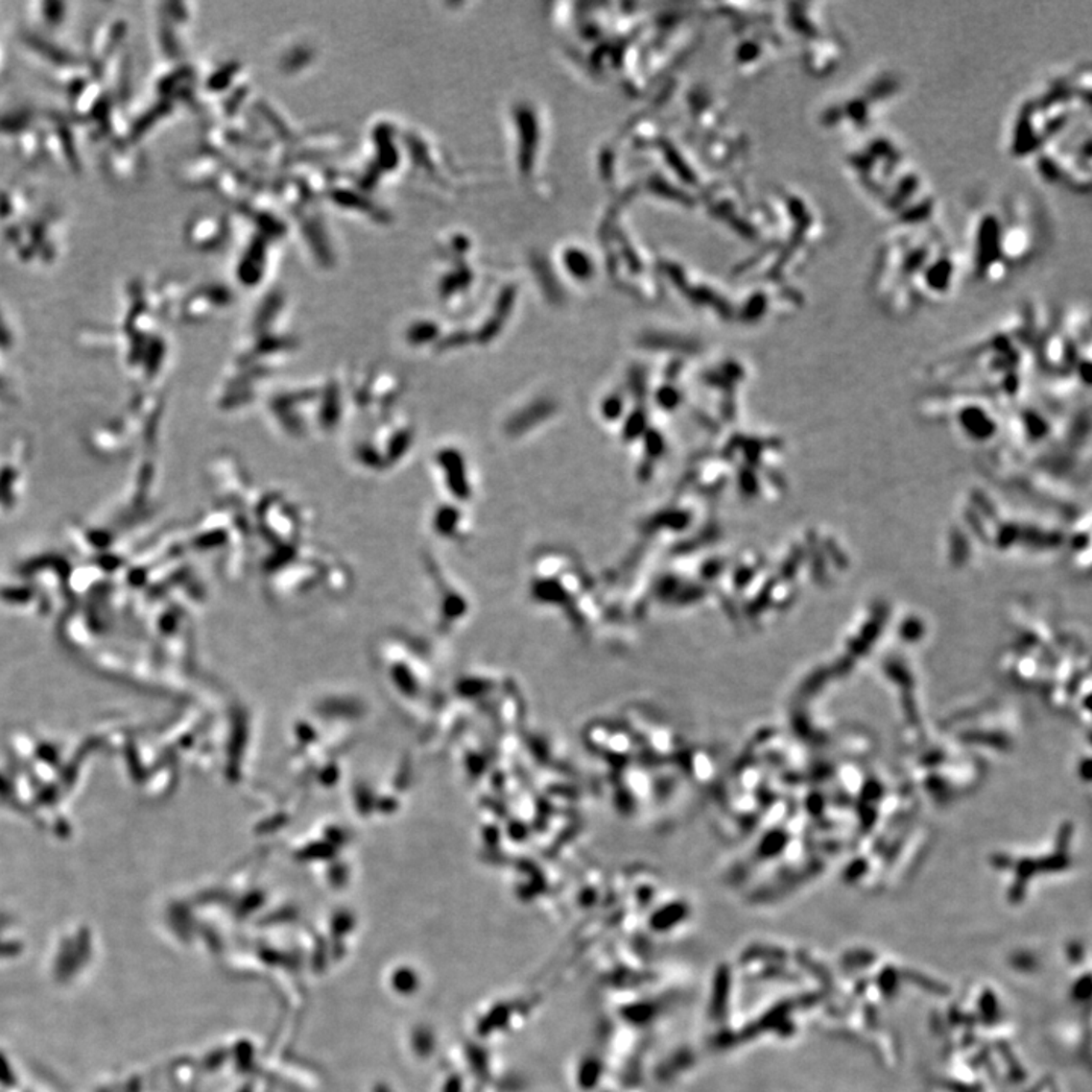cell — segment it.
I'll return each instance as SVG.
<instances>
[{"label":"cell","instance_id":"obj_1","mask_svg":"<svg viewBox=\"0 0 1092 1092\" xmlns=\"http://www.w3.org/2000/svg\"><path fill=\"white\" fill-rule=\"evenodd\" d=\"M580 746L605 801L619 818L670 828L710 803L723 768L704 742L647 702H626L590 718Z\"/></svg>","mask_w":1092,"mask_h":1092},{"label":"cell","instance_id":"obj_2","mask_svg":"<svg viewBox=\"0 0 1092 1092\" xmlns=\"http://www.w3.org/2000/svg\"><path fill=\"white\" fill-rule=\"evenodd\" d=\"M1091 65L1055 73L1018 101L1006 127L1010 158L1073 193L1091 190Z\"/></svg>","mask_w":1092,"mask_h":1092},{"label":"cell","instance_id":"obj_3","mask_svg":"<svg viewBox=\"0 0 1092 1092\" xmlns=\"http://www.w3.org/2000/svg\"><path fill=\"white\" fill-rule=\"evenodd\" d=\"M962 252L937 221L890 226L875 250V297L892 310H911L945 299L965 276Z\"/></svg>","mask_w":1092,"mask_h":1092},{"label":"cell","instance_id":"obj_4","mask_svg":"<svg viewBox=\"0 0 1092 1092\" xmlns=\"http://www.w3.org/2000/svg\"><path fill=\"white\" fill-rule=\"evenodd\" d=\"M1046 216L1028 193H986L966 214L962 252L966 276L984 284L1009 281L1044 250Z\"/></svg>","mask_w":1092,"mask_h":1092},{"label":"cell","instance_id":"obj_5","mask_svg":"<svg viewBox=\"0 0 1092 1092\" xmlns=\"http://www.w3.org/2000/svg\"><path fill=\"white\" fill-rule=\"evenodd\" d=\"M843 167L890 226L937 221L934 187L897 137L875 130L853 138L843 153Z\"/></svg>","mask_w":1092,"mask_h":1092},{"label":"cell","instance_id":"obj_6","mask_svg":"<svg viewBox=\"0 0 1092 1092\" xmlns=\"http://www.w3.org/2000/svg\"><path fill=\"white\" fill-rule=\"evenodd\" d=\"M905 81L892 69H875L824 102L818 124L825 132L850 141L879 130L882 119L901 98Z\"/></svg>","mask_w":1092,"mask_h":1092},{"label":"cell","instance_id":"obj_7","mask_svg":"<svg viewBox=\"0 0 1092 1092\" xmlns=\"http://www.w3.org/2000/svg\"><path fill=\"white\" fill-rule=\"evenodd\" d=\"M794 23L803 49L804 67L814 78H827L845 62L848 44L822 4H801Z\"/></svg>","mask_w":1092,"mask_h":1092}]
</instances>
